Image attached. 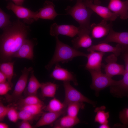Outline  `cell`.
I'll return each instance as SVG.
<instances>
[{"label": "cell", "mask_w": 128, "mask_h": 128, "mask_svg": "<svg viewBox=\"0 0 128 128\" xmlns=\"http://www.w3.org/2000/svg\"><path fill=\"white\" fill-rule=\"evenodd\" d=\"M30 30L29 27L19 19L3 29L0 39L1 62L11 60L14 54L27 39Z\"/></svg>", "instance_id": "6da1fadb"}, {"label": "cell", "mask_w": 128, "mask_h": 128, "mask_svg": "<svg viewBox=\"0 0 128 128\" xmlns=\"http://www.w3.org/2000/svg\"><path fill=\"white\" fill-rule=\"evenodd\" d=\"M55 37V50L52 58L45 66V68L47 70H50L54 64L59 62L62 63L68 62L77 57H87V54L78 51L63 43L59 39L58 36Z\"/></svg>", "instance_id": "7a4b0ae2"}, {"label": "cell", "mask_w": 128, "mask_h": 128, "mask_svg": "<svg viewBox=\"0 0 128 128\" xmlns=\"http://www.w3.org/2000/svg\"><path fill=\"white\" fill-rule=\"evenodd\" d=\"M65 10L78 23L80 29L90 30V19L94 12L86 6L83 1L77 0L73 6H68Z\"/></svg>", "instance_id": "3957f363"}, {"label": "cell", "mask_w": 128, "mask_h": 128, "mask_svg": "<svg viewBox=\"0 0 128 128\" xmlns=\"http://www.w3.org/2000/svg\"><path fill=\"white\" fill-rule=\"evenodd\" d=\"M92 82L90 87L95 90L96 94L99 92L109 86H117L120 83L121 80L116 81L113 79L105 74L103 73L101 71L90 70Z\"/></svg>", "instance_id": "277c9868"}, {"label": "cell", "mask_w": 128, "mask_h": 128, "mask_svg": "<svg viewBox=\"0 0 128 128\" xmlns=\"http://www.w3.org/2000/svg\"><path fill=\"white\" fill-rule=\"evenodd\" d=\"M33 69L30 67H25L22 71V74L17 82L12 94L7 96L6 99L8 102L15 103L21 99L22 94L27 84L29 74Z\"/></svg>", "instance_id": "5b68a950"}, {"label": "cell", "mask_w": 128, "mask_h": 128, "mask_svg": "<svg viewBox=\"0 0 128 128\" xmlns=\"http://www.w3.org/2000/svg\"><path fill=\"white\" fill-rule=\"evenodd\" d=\"M65 96L64 103L67 105L69 103L75 102H85L95 107L96 103L90 100L78 91L70 84L69 82H63Z\"/></svg>", "instance_id": "8992f818"}, {"label": "cell", "mask_w": 128, "mask_h": 128, "mask_svg": "<svg viewBox=\"0 0 128 128\" xmlns=\"http://www.w3.org/2000/svg\"><path fill=\"white\" fill-rule=\"evenodd\" d=\"M7 9L11 10L19 18L23 19V22L28 24L37 21L36 15L38 11L34 12L22 6L15 4L11 2L8 4Z\"/></svg>", "instance_id": "52a82bcc"}, {"label": "cell", "mask_w": 128, "mask_h": 128, "mask_svg": "<svg viewBox=\"0 0 128 128\" xmlns=\"http://www.w3.org/2000/svg\"><path fill=\"white\" fill-rule=\"evenodd\" d=\"M117 57L114 54H112L105 59L106 64H102V67L104 68L105 74L111 78L115 75H123L125 72L124 65L117 63Z\"/></svg>", "instance_id": "ba28073f"}, {"label": "cell", "mask_w": 128, "mask_h": 128, "mask_svg": "<svg viewBox=\"0 0 128 128\" xmlns=\"http://www.w3.org/2000/svg\"><path fill=\"white\" fill-rule=\"evenodd\" d=\"M79 31V27L73 25H59L54 23L50 26V33L52 36L56 37L59 35H62L73 37L78 34Z\"/></svg>", "instance_id": "9c48e42d"}, {"label": "cell", "mask_w": 128, "mask_h": 128, "mask_svg": "<svg viewBox=\"0 0 128 128\" xmlns=\"http://www.w3.org/2000/svg\"><path fill=\"white\" fill-rule=\"evenodd\" d=\"M93 0H88L83 1L86 6L89 8L106 21H115L118 16L112 12L108 8L100 5L95 4Z\"/></svg>", "instance_id": "30bf717a"}, {"label": "cell", "mask_w": 128, "mask_h": 128, "mask_svg": "<svg viewBox=\"0 0 128 128\" xmlns=\"http://www.w3.org/2000/svg\"><path fill=\"white\" fill-rule=\"evenodd\" d=\"M114 42L120 45L123 49L128 48V32H121L114 31L111 27L106 37L99 43Z\"/></svg>", "instance_id": "8fae6325"}, {"label": "cell", "mask_w": 128, "mask_h": 128, "mask_svg": "<svg viewBox=\"0 0 128 128\" xmlns=\"http://www.w3.org/2000/svg\"><path fill=\"white\" fill-rule=\"evenodd\" d=\"M90 33V30L79 28L78 36L72 41L73 47L77 50L80 48H88L92 46V41Z\"/></svg>", "instance_id": "7c38bea8"}, {"label": "cell", "mask_w": 128, "mask_h": 128, "mask_svg": "<svg viewBox=\"0 0 128 128\" xmlns=\"http://www.w3.org/2000/svg\"><path fill=\"white\" fill-rule=\"evenodd\" d=\"M50 76L56 80L63 82L72 81L75 85H78L77 80L73 74L67 69L62 68L58 64H55Z\"/></svg>", "instance_id": "4fadbf2b"}, {"label": "cell", "mask_w": 128, "mask_h": 128, "mask_svg": "<svg viewBox=\"0 0 128 128\" xmlns=\"http://www.w3.org/2000/svg\"><path fill=\"white\" fill-rule=\"evenodd\" d=\"M112 26L111 22L108 24L107 21L103 19L98 23H92L90 26L92 37L98 39L107 36Z\"/></svg>", "instance_id": "5bb4252c"}, {"label": "cell", "mask_w": 128, "mask_h": 128, "mask_svg": "<svg viewBox=\"0 0 128 128\" xmlns=\"http://www.w3.org/2000/svg\"><path fill=\"white\" fill-rule=\"evenodd\" d=\"M108 7L122 19L128 18V2L121 0H110Z\"/></svg>", "instance_id": "9a60e30c"}, {"label": "cell", "mask_w": 128, "mask_h": 128, "mask_svg": "<svg viewBox=\"0 0 128 128\" xmlns=\"http://www.w3.org/2000/svg\"><path fill=\"white\" fill-rule=\"evenodd\" d=\"M87 54V61L85 69L89 71H101L102 58L105 53L101 52L91 51Z\"/></svg>", "instance_id": "2e32d148"}, {"label": "cell", "mask_w": 128, "mask_h": 128, "mask_svg": "<svg viewBox=\"0 0 128 128\" xmlns=\"http://www.w3.org/2000/svg\"><path fill=\"white\" fill-rule=\"evenodd\" d=\"M35 45L33 40L26 39L19 49L14 54L13 58H24L32 60L34 57L33 48Z\"/></svg>", "instance_id": "e0dca14e"}, {"label": "cell", "mask_w": 128, "mask_h": 128, "mask_svg": "<svg viewBox=\"0 0 128 128\" xmlns=\"http://www.w3.org/2000/svg\"><path fill=\"white\" fill-rule=\"evenodd\" d=\"M55 5L52 2L48 0L45 1L43 7L39 9L36 14L37 20L39 18L53 20L59 14L55 11Z\"/></svg>", "instance_id": "ac0fdd59"}, {"label": "cell", "mask_w": 128, "mask_h": 128, "mask_svg": "<svg viewBox=\"0 0 128 128\" xmlns=\"http://www.w3.org/2000/svg\"><path fill=\"white\" fill-rule=\"evenodd\" d=\"M87 50L89 52L91 51H98L104 53L111 52L118 57L121 54L123 49L119 44L114 47L107 43H100L96 45H92L88 48Z\"/></svg>", "instance_id": "d6986e66"}, {"label": "cell", "mask_w": 128, "mask_h": 128, "mask_svg": "<svg viewBox=\"0 0 128 128\" xmlns=\"http://www.w3.org/2000/svg\"><path fill=\"white\" fill-rule=\"evenodd\" d=\"M65 112L55 113L51 112H44L41 116L33 127L37 128L50 124L55 122Z\"/></svg>", "instance_id": "ffe728a7"}, {"label": "cell", "mask_w": 128, "mask_h": 128, "mask_svg": "<svg viewBox=\"0 0 128 128\" xmlns=\"http://www.w3.org/2000/svg\"><path fill=\"white\" fill-rule=\"evenodd\" d=\"M80 122L77 117H73L67 115L57 120L54 123L53 128H71Z\"/></svg>", "instance_id": "44dd1931"}, {"label": "cell", "mask_w": 128, "mask_h": 128, "mask_svg": "<svg viewBox=\"0 0 128 128\" xmlns=\"http://www.w3.org/2000/svg\"><path fill=\"white\" fill-rule=\"evenodd\" d=\"M67 105L64 102L54 97L50 101L48 104L44 106L43 109L48 112L59 113L66 112Z\"/></svg>", "instance_id": "7402d4cb"}, {"label": "cell", "mask_w": 128, "mask_h": 128, "mask_svg": "<svg viewBox=\"0 0 128 128\" xmlns=\"http://www.w3.org/2000/svg\"><path fill=\"white\" fill-rule=\"evenodd\" d=\"M30 73V77L26 89V94L27 96H36L38 90L40 88L41 83L39 82L35 76L33 69Z\"/></svg>", "instance_id": "603a6c76"}, {"label": "cell", "mask_w": 128, "mask_h": 128, "mask_svg": "<svg viewBox=\"0 0 128 128\" xmlns=\"http://www.w3.org/2000/svg\"><path fill=\"white\" fill-rule=\"evenodd\" d=\"M58 85L50 82L41 83L40 88L43 97H54Z\"/></svg>", "instance_id": "cb8c5ba5"}, {"label": "cell", "mask_w": 128, "mask_h": 128, "mask_svg": "<svg viewBox=\"0 0 128 128\" xmlns=\"http://www.w3.org/2000/svg\"><path fill=\"white\" fill-rule=\"evenodd\" d=\"M14 62H4L0 64V70L6 75L7 81L12 87L13 84L12 80L14 75Z\"/></svg>", "instance_id": "d4e9b609"}, {"label": "cell", "mask_w": 128, "mask_h": 128, "mask_svg": "<svg viewBox=\"0 0 128 128\" xmlns=\"http://www.w3.org/2000/svg\"><path fill=\"white\" fill-rule=\"evenodd\" d=\"M106 107L102 106L100 107L96 108L94 110L96 113L94 119V121L99 124L108 123V119L109 117V113L108 112H105Z\"/></svg>", "instance_id": "484cf974"}, {"label": "cell", "mask_w": 128, "mask_h": 128, "mask_svg": "<svg viewBox=\"0 0 128 128\" xmlns=\"http://www.w3.org/2000/svg\"><path fill=\"white\" fill-rule=\"evenodd\" d=\"M42 103L43 102L36 96L30 95L25 98L20 99L14 103V105L18 108L25 106Z\"/></svg>", "instance_id": "4316f807"}, {"label": "cell", "mask_w": 128, "mask_h": 128, "mask_svg": "<svg viewBox=\"0 0 128 128\" xmlns=\"http://www.w3.org/2000/svg\"><path fill=\"white\" fill-rule=\"evenodd\" d=\"M85 105L83 102H75L68 104L66 111L67 115L73 117H77L80 109L84 108Z\"/></svg>", "instance_id": "83f0119b"}, {"label": "cell", "mask_w": 128, "mask_h": 128, "mask_svg": "<svg viewBox=\"0 0 128 128\" xmlns=\"http://www.w3.org/2000/svg\"><path fill=\"white\" fill-rule=\"evenodd\" d=\"M43 103L23 106L17 108L19 110H27L32 114L37 116L42 114V110L44 107Z\"/></svg>", "instance_id": "f1b7e54d"}, {"label": "cell", "mask_w": 128, "mask_h": 128, "mask_svg": "<svg viewBox=\"0 0 128 128\" xmlns=\"http://www.w3.org/2000/svg\"><path fill=\"white\" fill-rule=\"evenodd\" d=\"M123 79L121 80L120 84L118 85L112 86L114 88V91H128V72H125L123 75Z\"/></svg>", "instance_id": "f546056e"}, {"label": "cell", "mask_w": 128, "mask_h": 128, "mask_svg": "<svg viewBox=\"0 0 128 128\" xmlns=\"http://www.w3.org/2000/svg\"><path fill=\"white\" fill-rule=\"evenodd\" d=\"M10 16L0 9V28L3 29L12 23L10 21Z\"/></svg>", "instance_id": "4dcf8cb0"}, {"label": "cell", "mask_w": 128, "mask_h": 128, "mask_svg": "<svg viewBox=\"0 0 128 128\" xmlns=\"http://www.w3.org/2000/svg\"><path fill=\"white\" fill-rule=\"evenodd\" d=\"M19 110L18 112L19 119L28 121L33 119L36 116L27 110Z\"/></svg>", "instance_id": "1f68e13d"}, {"label": "cell", "mask_w": 128, "mask_h": 128, "mask_svg": "<svg viewBox=\"0 0 128 128\" xmlns=\"http://www.w3.org/2000/svg\"><path fill=\"white\" fill-rule=\"evenodd\" d=\"M7 116L9 120L13 123H16L19 119L18 112L13 106L9 107Z\"/></svg>", "instance_id": "d6a6232c"}, {"label": "cell", "mask_w": 128, "mask_h": 128, "mask_svg": "<svg viewBox=\"0 0 128 128\" xmlns=\"http://www.w3.org/2000/svg\"><path fill=\"white\" fill-rule=\"evenodd\" d=\"M119 118L124 125L128 126V108L123 109L119 112Z\"/></svg>", "instance_id": "836d02e7"}, {"label": "cell", "mask_w": 128, "mask_h": 128, "mask_svg": "<svg viewBox=\"0 0 128 128\" xmlns=\"http://www.w3.org/2000/svg\"><path fill=\"white\" fill-rule=\"evenodd\" d=\"M12 87L8 81L0 83V95L3 96L6 95L8 92L11 90Z\"/></svg>", "instance_id": "e575fe53"}, {"label": "cell", "mask_w": 128, "mask_h": 128, "mask_svg": "<svg viewBox=\"0 0 128 128\" xmlns=\"http://www.w3.org/2000/svg\"><path fill=\"white\" fill-rule=\"evenodd\" d=\"M9 107L5 106L1 102L0 103V121H2L7 115Z\"/></svg>", "instance_id": "d590c367"}, {"label": "cell", "mask_w": 128, "mask_h": 128, "mask_svg": "<svg viewBox=\"0 0 128 128\" xmlns=\"http://www.w3.org/2000/svg\"><path fill=\"white\" fill-rule=\"evenodd\" d=\"M121 53L125 63V71L128 72V48L123 49Z\"/></svg>", "instance_id": "8d00e7d4"}, {"label": "cell", "mask_w": 128, "mask_h": 128, "mask_svg": "<svg viewBox=\"0 0 128 128\" xmlns=\"http://www.w3.org/2000/svg\"><path fill=\"white\" fill-rule=\"evenodd\" d=\"M19 128H32L33 127L30 124L28 121L22 120L18 126Z\"/></svg>", "instance_id": "74e56055"}, {"label": "cell", "mask_w": 128, "mask_h": 128, "mask_svg": "<svg viewBox=\"0 0 128 128\" xmlns=\"http://www.w3.org/2000/svg\"><path fill=\"white\" fill-rule=\"evenodd\" d=\"M7 78L5 74L2 72L0 71V83L5 82Z\"/></svg>", "instance_id": "f35d334b"}, {"label": "cell", "mask_w": 128, "mask_h": 128, "mask_svg": "<svg viewBox=\"0 0 128 128\" xmlns=\"http://www.w3.org/2000/svg\"><path fill=\"white\" fill-rule=\"evenodd\" d=\"M15 4L22 6L25 0H11Z\"/></svg>", "instance_id": "ab89813d"}, {"label": "cell", "mask_w": 128, "mask_h": 128, "mask_svg": "<svg viewBox=\"0 0 128 128\" xmlns=\"http://www.w3.org/2000/svg\"><path fill=\"white\" fill-rule=\"evenodd\" d=\"M110 127L108 124V123H104L101 124L99 126L100 128H109Z\"/></svg>", "instance_id": "60d3db41"}, {"label": "cell", "mask_w": 128, "mask_h": 128, "mask_svg": "<svg viewBox=\"0 0 128 128\" xmlns=\"http://www.w3.org/2000/svg\"><path fill=\"white\" fill-rule=\"evenodd\" d=\"M9 128L8 125L6 123L1 122L0 123V128Z\"/></svg>", "instance_id": "b9f144b4"}, {"label": "cell", "mask_w": 128, "mask_h": 128, "mask_svg": "<svg viewBox=\"0 0 128 128\" xmlns=\"http://www.w3.org/2000/svg\"><path fill=\"white\" fill-rule=\"evenodd\" d=\"M94 3L96 5H100L101 2L100 0H93Z\"/></svg>", "instance_id": "7bdbcfd3"}, {"label": "cell", "mask_w": 128, "mask_h": 128, "mask_svg": "<svg viewBox=\"0 0 128 128\" xmlns=\"http://www.w3.org/2000/svg\"><path fill=\"white\" fill-rule=\"evenodd\" d=\"M83 1H86V0H81Z\"/></svg>", "instance_id": "ee69618b"}, {"label": "cell", "mask_w": 128, "mask_h": 128, "mask_svg": "<svg viewBox=\"0 0 128 128\" xmlns=\"http://www.w3.org/2000/svg\"><path fill=\"white\" fill-rule=\"evenodd\" d=\"M126 0L127 1V2H128V0Z\"/></svg>", "instance_id": "f6af8a7d"}, {"label": "cell", "mask_w": 128, "mask_h": 128, "mask_svg": "<svg viewBox=\"0 0 128 128\" xmlns=\"http://www.w3.org/2000/svg\"><path fill=\"white\" fill-rule=\"evenodd\" d=\"M71 0V1H72V0Z\"/></svg>", "instance_id": "bcb514c9"}, {"label": "cell", "mask_w": 128, "mask_h": 128, "mask_svg": "<svg viewBox=\"0 0 128 128\" xmlns=\"http://www.w3.org/2000/svg\"></svg>", "instance_id": "7dc6e473"}]
</instances>
